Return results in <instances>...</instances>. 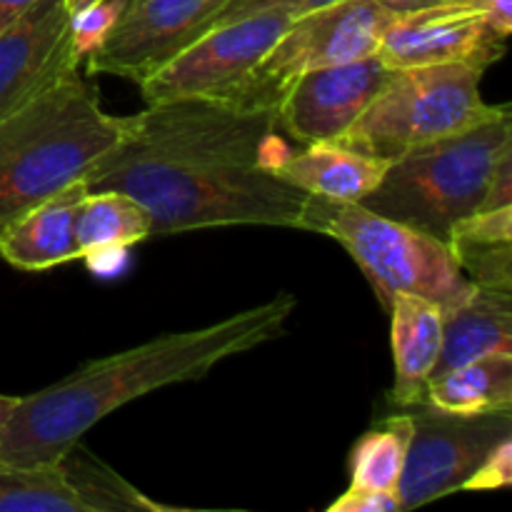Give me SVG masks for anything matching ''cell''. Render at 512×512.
Segmentation results:
<instances>
[{
  "label": "cell",
  "mask_w": 512,
  "mask_h": 512,
  "mask_svg": "<svg viewBox=\"0 0 512 512\" xmlns=\"http://www.w3.org/2000/svg\"><path fill=\"white\" fill-rule=\"evenodd\" d=\"M288 150L273 108L165 100L130 115L123 140L95 160L85 185L138 200L153 235L238 225L308 230L313 195L273 173Z\"/></svg>",
  "instance_id": "obj_1"
},
{
  "label": "cell",
  "mask_w": 512,
  "mask_h": 512,
  "mask_svg": "<svg viewBox=\"0 0 512 512\" xmlns=\"http://www.w3.org/2000/svg\"><path fill=\"white\" fill-rule=\"evenodd\" d=\"M295 305L293 295L280 293L205 328L160 335L138 348L90 360L50 388L18 400L0 428V460L58 463L93 425L123 405L168 385L205 378L223 360L278 338Z\"/></svg>",
  "instance_id": "obj_2"
},
{
  "label": "cell",
  "mask_w": 512,
  "mask_h": 512,
  "mask_svg": "<svg viewBox=\"0 0 512 512\" xmlns=\"http://www.w3.org/2000/svg\"><path fill=\"white\" fill-rule=\"evenodd\" d=\"M130 115H110L80 65L45 85L35 98L0 120V228L83 180L123 140Z\"/></svg>",
  "instance_id": "obj_3"
},
{
  "label": "cell",
  "mask_w": 512,
  "mask_h": 512,
  "mask_svg": "<svg viewBox=\"0 0 512 512\" xmlns=\"http://www.w3.org/2000/svg\"><path fill=\"white\" fill-rule=\"evenodd\" d=\"M510 153V108H503L473 128L390 160L378 188L360 205L448 240L458 220L480 210L500 160Z\"/></svg>",
  "instance_id": "obj_4"
},
{
  "label": "cell",
  "mask_w": 512,
  "mask_h": 512,
  "mask_svg": "<svg viewBox=\"0 0 512 512\" xmlns=\"http://www.w3.org/2000/svg\"><path fill=\"white\" fill-rule=\"evenodd\" d=\"M308 230L338 240L385 305L393 295L408 293L433 300L445 313L478 288L445 240L373 213L360 203L313 198Z\"/></svg>",
  "instance_id": "obj_5"
},
{
  "label": "cell",
  "mask_w": 512,
  "mask_h": 512,
  "mask_svg": "<svg viewBox=\"0 0 512 512\" xmlns=\"http://www.w3.org/2000/svg\"><path fill=\"white\" fill-rule=\"evenodd\" d=\"M483 68L418 65L398 68L380 88L353 128L335 143L380 160H395L415 148L468 130L508 105H490L480 95Z\"/></svg>",
  "instance_id": "obj_6"
},
{
  "label": "cell",
  "mask_w": 512,
  "mask_h": 512,
  "mask_svg": "<svg viewBox=\"0 0 512 512\" xmlns=\"http://www.w3.org/2000/svg\"><path fill=\"white\" fill-rule=\"evenodd\" d=\"M395 10L383 0H340L290 20L235 103L278 110L298 75L375 55Z\"/></svg>",
  "instance_id": "obj_7"
},
{
  "label": "cell",
  "mask_w": 512,
  "mask_h": 512,
  "mask_svg": "<svg viewBox=\"0 0 512 512\" xmlns=\"http://www.w3.org/2000/svg\"><path fill=\"white\" fill-rule=\"evenodd\" d=\"M290 20L278 10H263L213 25L140 80L143 100L148 105L178 98L238 100Z\"/></svg>",
  "instance_id": "obj_8"
},
{
  "label": "cell",
  "mask_w": 512,
  "mask_h": 512,
  "mask_svg": "<svg viewBox=\"0 0 512 512\" xmlns=\"http://www.w3.org/2000/svg\"><path fill=\"white\" fill-rule=\"evenodd\" d=\"M413 415L405 468L398 483L400 510L460 493L498 443L510 438L512 415H450L420 403Z\"/></svg>",
  "instance_id": "obj_9"
},
{
  "label": "cell",
  "mask_w": 512,
  "mask_h": 512,
  "mask_svg": "<svg viewBox=\"0 0 512 512\" xmlns=\"http://www.w3.org/2000/svg\"><path fill=\"white\" fill-rule=\"evenodd\" d=\"M228 0H125L115 23L90 50L88 73L140 83L210 28Z\"/></svg>",
  "instance_id": "obj_10"
},
{
  "label": "cell",
  "mask_w": 512,
  "mask_h": 512,
  "mask_svg": "<svg viewBox=\"0 0 512 512\" xmlns=\"http://www.w3.org/2000/svg\"><path fill=\"white\" fill-rule=\"evenodd\" d=\"M508 48V38L488 23L475 0L395 10L378 55L388 68L475 65L488 70Z\"/></svg>",
  "instance_id": "obj_11"
},
{
  "label": "cell",
  "mask_w": 512,
  "mask_h": 512,
  "mask_svg": "<svg viewBox=\"0 0 512 512\" xmlns=\"http://www.w3.org/2000/svg\"><path fill=\"white\" fill-rule=\"evenodd\" d=\"M393 68L380 55L328 65L298 75L278 103V128L295 143H335L365 113Z\"/></svg>",
  "instance_id": "obj_12"
},
{
  "label": "cell",
  "mask_w": 512,
  "mask_h": 512,
  "mask_svg": "<svg viewBox=\"0 0 512 512\" xmlns=\"http://www.w3.org/2000/svg\"><path fill=\"white\" fill-rule=\"evenodd\" d=\"M83 63L65 0H38L0 30V120Z\"/></svg>",
  "instance_id": "obj_13"
},
{
  "label": "cell",
  "mask_w": 512,
  "mask_h": 512,
  "mask_svg": "<svg viewBox=\"0 0 512 512\" xmlns=\"http://www.w3.org/2000/svg\"><path fill=\"white\" fill-rule=\"evenodd\" d=\"M85 193V178L75 180L10 218L0 228V255L5 263L28 273H43L83 258L75 235V220Z\"/></svg>",
  "instance_id": "obj_14"
},
{
  "label": "cell",
  "mask_w": 512,
  "mask_h": 512,
  "mask_svg": "<svg viewBox=\"0 0 512 512\" xmlns=\"http://www.w3.org/2000/svg\"><path fill=\"white\" fill-rule=\"evenodd\" d=\"M390 160L373 158L340 143H310L288 150L273 173L313 198L360 203L378 188Z\"/></svg>",
  "instance_id": "obj_15"
},
{
  "label": "cell",
  "mask_w": 512,
  "mask_h": 512,
  "mask_svg": "<svg viewBox=\"0 0 512 512\" xmlns=\"http://www.w3.org/2000/svg\"><path fill=\"white\" fill-rule=\"evenodd\" d=\"M390 345L395 360L393 403L415 408L423 403L443 343V308L418 295L398 293L388 300Z\"/></svg>",
  "instance_id": "obj_16"
},
{
  "label": "cell",
  "mask_w": 512,
  "mask_h": 512,
  "mask_svg": "<svg viewBox=\"0 0 512 512\" xmlns=\"http://www.w3.org/2000/svg\"><path fill=\"white\" fill-rule=\"evenodd\" d=\"M490 355H512V290L475 288L443 313V343L430 378Z\"/></svg>",
  "instance_id": "obj_17"
},
{
  "label": "cell",
  "mask_w": 512,
  "mask_h": 512,
  "mask_svg": "<svg viewBox=\"0 0 512 512\" xmlns=\"http://www.w3.org/2000/svg\"><path fill=\"white\" fill-rule=\"evenodd\" d=\"M423 403L450 415L512 413V355H490L435 375Z\"/></svg>",
  "instance_id": "obj_18"
},
{
  "label": "cell",
  "mask_w": 512,
  "mask_h": 512,
  "mask_svg": "<svg viewBox=\"0 0 512 512\" xmlns=\"http://www.w3.org/2000/svg\"><path fill=\"white\" fill-rule=\"evenodd\" d=\"M80 255L90 265L100 258L123 253L130 245L153 235L150 213L120 190H88L75 220Z\"/></svg>",
  "instance_id": "obj_19"
},
{
  "label": "cell",
  "mask_w": 512,
  "mask_h": 512,
  "mask_svg": "<svg viewBox=\"0 0 512 512\" xmlns=\"http://www.w3.org/2000/svg\"><path fill=\"white\" fill-rule=\"evenodd\" d=\"M410 438L413 415H393L368 430L350 453V485L373 493L398 495Z\"/></svg>",
  "instance_id": "obj_20"
},
{
  "label": "cell",
  "mask_w": 512,
  "mask_h": 512,
  "mask_svg": "<svg viewBox=\"0 0 512 512\" xmlns=\"http://www.w3.org/2000/svg\"><path fill=\"white\" fill-rule=\"evenodd\" d=\"M0 512H90L65 468L0 460Z\"/></svg>",
  "instance_id": "obj_21"
},
{
  "label": "cell",
  "mask_w": 512,
  "mask_h": 512,
  "mask_svg": "<svg viewBox=\"0 0 512 512\" xmlns=\"http://www.w3.org/2000/svg\"><path fill=\"white\" fill-rule=\"evenodd\" d=\"M60 465L68 473L70 483L85 500L90 512H113V510H170L155 500L145 498L143 493L125 483L120 475L105 468L95 458H90L80 443H75L68 453L60 458Z\"/></svg>",
  "instance_id": "obj_22"
},
{
  "label": "cell",
  "mask_w": 512,
  "mask_h": 512,
  "mask_svg": "<svg viewBox=\"0 0 512 512\" xmlns=\"http://www.w3.org/2000/svg\"><path fill=\"white\" fill-rule=\"evenodd\" d=\"M448 248L478 288L512 290V243H448Z\"/></svg>",
  "instance_id": "obj_23"
},
{
  "label": "cell",
  "mask_w": 512,
  "mask_h": 512,
  "mask_svg": "<svg viewBox=\"0 0 512 512\" xmlns=\"http://www.w3.org/2000/svg\"><path fill=\"white\" fill-rule=\"evenodd\" d=\"M333 3H340V0H228L220 8V13L215 15L210 28L220 23H228V20L243 18V15L263 13V10H278V13L290 15V18H298V15L313 13L318 8H328Z\"/></svg>",
  "instance_id": "obj_24"
},
{
  "label": "cell",
  "mask_w": 512,
  "mask_h": 512,
  "mask_svg": "<svg viewBox=\"0 0 512 512\" xmlns=\"http://www.w3.org/2000/svg\"><path fill=\"white\" fill-rule=\"evenodd\" d=\"M512 483V438H505L493 448V453L483 460L478 470L470 475L463 490H500Z\"/></svg>",
  "instance_id": "obj_25"
},
{
  "label": "cell",
  "mask_w": 512,
  "mask_h": 512,
  "mask_svg": "<svg viewBox=\"0 0 512 512\" xmlns=\"http://www.w3.org/2000/svg\"><path fill=\"white\" fill-rule=\"evenodd\" d=\"M400 500L395 493H373V490L353 488L350 485L335 503L328 505V512H398Z\"/></svg>",
  "instance_id": "obj_26"
},
{
  "label": "cell",
  "mask_w": 512,
  "mask_h": 512,
  "mask_svg": "<svg viewBox=\"0 0 512 512\" xmlns=\"http://www.w3.org/2000/svg\"><path fill=\"white\" fill-rule=\"evenodd\" d=\"M35 3H38V0H0V30L8 28L15 18H20V15L28 8H33Z\"/></svg>",
  "instance_id": "obj_27"
},
{
  "label": "cell",
  "mask_w": 512,
  "mask_h": 512,
  "mask_svg": "<svg viewBox=\"0 0 512 512\" xmlns=\"http://www.w3.org/2000/svg\"><path fill=\"white\" fill-rule=\"evenodd\" d=\"M393 10H413L425 8V5H440V3H455V0H383Z\"/></svg>",
  "instance_id": "obj_28"
},
{
  "label": "cell",
  "mask_w": 512,
  "mask_h": 512,
  "mask_svg": "<svg viewBox=\"0 0 512 512\" xmlns=\"http://www.w3.org/2000/svg\"><path fill=\"white\" fill-rule=\"evenodd\" d=\"M20 398H13V395H0V428L5 425V420L10 418L13 408L18 405Z\"/></svg>",
  "instance_id": "obj_29"
},
{
  "label": "cell",
  "mask_w": 512,
  "mask_h": 512,
  "mask_svg": "<svg viewBox=\"0 0 512 512\" xmlns=\"http://www.w3.org/2000/svg\"><path fill=\"white\" fill-rule=\"evenodd\" d=\"M65 3H68V10L73 15H78V13H83V10H88V8H93L95 3H100V0H65Z\"/></svg>",
  "instance_id": "obj_30"
}]
</instances>
